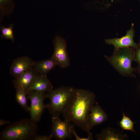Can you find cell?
I'll use <instances>...</instances> for the list:
<instances>
[{
    "label": "cell",
    "instance_id": "7402d4cb",
    "mask_svg": "<svg viewBox=\"0 0 140 140\" xmlns=\"http://www.w3.org/2000/svg\"><path fill=\"white\" fill-rule=\"evenodd\" d=\"M8 1V0H0V4H4L6 3Z\"/></svg>",
    "mask_w": 140,
    "mask_h": 140
},
{
    "label": "cell",
    "instance_id": "6da1fadb",
    "mask_svg": "<svg viewBox=\"0 0 140 140\" xmlns=\"http://www.w3.org/2000/svg\"><path fill=\"white\" fill-rule=\"evenodd\" d=\"M95 99V94L90 91L74 89L62 113L65 120L73 123L87 133L89 132V113L96 103Z\"/></svg>",
    "mask_w": 140,
    "mask_h": 140
},
{
    "label": "cell",
    "instance_id": "8992f818",
    "mask_svg": "<svg viewBox=\"0 0 140 140\" xmlns=\"http://www.w3.org/2000/svg\"><path fill=\"white\" fill-rule=\"evenodd\" d=\"M52 127L51 134L57 140H64L71 138L74 129L73 123L61 120L59 116H52Z\"/></svg>",
    "mask_w": 140,
    "mask_h": 140
},
{
    "label": "cell",
    "instance_id": "d6986e66",
    "mask_svg": "<svg viewBox=\"0 0 140 140\" xmlns=\"http://www.w3.org/2000/svg\"><path fill=\"white\" fill-rule=\"evenodd\" d=\"M72 135L75 137L76 140H92L93 139L92 133L90 131L88 133L87 137L86 138L80 137L77 135L75 129L72 131Z\"/></svg>",
    "mask_w": 140,
    "mask_h": 140
},
{
    "label": "cell",
    "instance_id": "e0dca14e",
    "mask_svg": "<svg viewBox=\"0 0 140 140\" xmlns=\"http://www.w3.org/2000/svg\"><path fill=\"white\" fill-rule=\"evenodd\" d=\"M13 28V26L11 25L8 27L2 26L1 30L2 37L4 38L10 39L14 42V37Z\"/></svg>",
    "mask_w": 140,
    "mask_h": 140
},
{
    "label": "cell",
    "instance_id": "2e32d148",
    "mask_svg": "<svg viewBox=\"0 0 140 140\" xmlns=\"http://www.w3.org/2000/svg\"><path fill=\"white\" fill-rule=\"evenodd\" d=\"M134 123L127 115L123 113L122 118L119 122L120 127L123 130L132 131L135 132L134 129Z\"/></svg>",
    "mask_w": 140,
    "mask_h": 140
},
{
    "label": "cell",
    "instance_id": "7c38bea8",
    "mask_svg": "<svg viewBox=\"0 0 140 140\" xmlns=\"http://www.w3.org/2000/svg\"><path fill=\"white\" fill-rule=\"evenodd\" d=\"M57 65H58V64L57 61L51 57L47 59L34 61L33 68L40 75L45 76Z\"/></svg>",
    "mask_w": 140,
    "mask_h": 140
},
{
    "label": "cell",
    "instance_id": "52a82bcc",
    "mask_svg": "<svg viewBox=\"0 0 140 140\" xmlns=\"http://www.w3.org/2000/svg\"><path fill=\"white\" fill-rule=\"evenodd\" d=\"M54 50L51 57L57 61L58 65L61 68H65L69 65V59L66 50L65 40L62 37L57 36L53 40Z\"/></svg>",
    "mask_w": 140,
    "mask_h": 140
},
{
    "label": "cell",
    "instance_id": "277c9868",
    "mask_svg": "<svg viewBox=\"0 0 140 140\" xmlns=\"http://www.w3.org/2000/svg\"><path fill=\"white\" fill-rule=\"evenodd\" d=\"M74 88L62 86L53 89L46 93L50 100L46 104V108L52 116H59L66 108Z\"/></svg>",
    "mask_w": 140,
    "mask_h": 140
},
{
    "label": "cell",
    "instance_id": "8fae6325",
    "mask_svg": "<svg viewBox=\"0 0 140 140\" xmlns=\"http://www.w3.org/2000/svg\"><path fill=\"white\" fill-rule=\"evenodd\" d=\"M90 112L89 121L90 130L104 122L108 119L107 115L97 102L92 106Z\"/></svg>",
    "mask_w": 140,
    "mask_h": 140
},
{
    "label": "cell",
    "instance_id": "4fadbf2b",
    "mask_svg": "<svg viewBox=\"0 0 140 140\" xmlns=\"http://www.w3.org/2000/svg\"><path fill=\"white\" fill-rule=\"evenodd\" d=\"M53 89V86L47 76L39 75L26 93V94L30 92L36 91L46 93Z\"/></svg>",
    "mask_w": 140,
    "mask_h": 140
},
{
    "label": "cell",
    "instance_id": "7a4b0ae2",
    "mask_svg": "<svg viewBox=\"0 0 140 140\" xmlns=\"http://www.w3.org/2000/svg\"><path fill=\"white\" fill-rule=\"evenodd\" d=\"M37 123L30 118L23 119L15 122L1 132L0 139L33 140L37 135Z\"/></svg>",
    "mask_w": 140,
    "mask_h": 140
},
{
    "label": "cell",
    "instance_id": "3957f363",
    "mask_svg": "<svg viewBox=\"0 0 140 140\" xmlns=\"http://www.w3.org/2000/svg\"><path fill=\"white\" fill-rule=\"evenodd\" d=\"M135 50L131 48H125L114 50L110 57H105L108 61L121 74L126 76L136 78L133 72L136 68L132 67L133 61H135Z\"/></svg>",
    "mask_w": 140,
    "mask_h": 140
},
{
    "label": "cell",
    "instance_id": "603a6c76",
    "mask_svg": "<svg viewBox=\"0 0 140 140\" xmlns=\"http://www.w3.org/2000/svg\"><path fill=\"white\" fill-rule=\"evenodd\" d=\"M139 2H140V0H139Z\"/></svg>",
    "mask_w": 140,
    "mask_h": 140
},
{
    "label": "cell",
    "instance_id": "44dd1931",
    "mask_svg": "<svg viewBox=\"0 0 140 140\" xmlns=\"http://www.w3.org/2000/svg\"><path fill=\"white\" fill-rule=\"evenodd\" d=\"M10 123L9 121H6L1 118L0 119V127L4 125L9 124Z\"/></svg>",
    "mask_w": 140,
    "mask_h": 140
},
{
    "label": "cell",
    "instance_id": "ffe728a7",
    "mask_svg": "<svg viewBox=\"0 0 140 140\" xmlns=\"http://www.w3.org/2000/svg\"><path fill=\"white\" fill-rule=\"evenodd\" d=\"M53 138L51 134L49 136L40 135H37L34 138L33 140H51Z\"/></svg>",
    "mask_w": 140,
    "mask_h": 140
},
{
    "label": "cell",
    "instance_id": "9c48e42d",
    "mask_svg": "<svg viewBox=\"0 0 140 140\" xmlns=\"http://www.w3.org/2000/svg\"><path fill=\"white\" fill-rule=\"evenodd\" d=\"M34 61L29 57L23 56L14 60L10 67V73L15 78L33 68Z\"/></svg>",
    "mask_w": 140,
    "mask_h": 140
},
{
    "label": "cell",
    "instance_id": "ba28073f",
    "mask_svg": "<svg viewBox=\"0 0 140 140\" xmlns=\"http://www.w3.org/2000/svg\"><path fill=\"white\" fill-rule=\"evenodd\" d=\"M134 24H132L131 28L127 31L126 34L120 38L106 39L105 41L107 44L113 45L114 50L125 48H131L135 50L138 47V44L134 40L135 35Z\"/></svg>",
    "mask_w": 140,
    "mask_h": 140
},
{
    "label": "cell",
    "instance_id": "5bb4252c",
    "mask_svg": "<svg viewBox=\"0 0 140 140\" xmlns=\"http://www.w3.org/2000/svg\"><path fill=\"white\" fill-rule=\"evenodd\" d=\"M98 140H123L128 138L126 134H122L115 129L108 127L103 129L96 136Z\"/></svg>",
    "mask_w": 140,
    "mask_h": 140
},
{
    "label": "cell",
    "instance_id": "ac0fdd59",
    "mask_svg": "<svg viewBox=\"0 0 140 140\" xmlns=\"http://www.w3.org/2000/svg\"><path fill=\"white\" fill-rule=\"evenodd\" d=\"M138 48L135 50V61L137 62L138 64V67L136 68V71L138 73L140 77V39L139 40Z\"/></svg>",
    "mask_w": 140,
    "mask_h": 140
},
{
    "label": "cell",
    "instance_id": "9a60e30c",
    "mask_svg": "<svg viewBox=\"0 0 140 140\" xmlns=\"http://www.w3.org/2000/svg\"><path fill=\"white\" fill-rule=\"evenodd\" d=\"M15 89V99L16 102L26 111H29V107L27 104L25 91L20 88Z\"/></svg>",
    "mask_w": 140,
    "mask_h": 140
},
{
    "label": "cell",
    "instance_id": "30bf717a",
    "mask_svg": "<svg viewBox=\"0 0 140 140\" xmlns=\"http://www.w3.org/2000/svg\"><path fill=\"white\" fill-rule=\"evenodd\" d=\"M39 75L38 73L32 68L24 72L18 77L15 78L13 81L14 87L15 89L22 88L26 92Z\"/></svg>",
    "mask_w": 140,
    "mask_h": 140
},
{
    "label": "cell",
    "instance_id": "5b68a950",
    "mask_svg": "<svg viewBox=\"0 0 140 140\" xmlns=\"http://www.w3.org/2000/svg\"><path fill=\"white\" fill-rule=\"evenodd\" d=\"M27 99L31 101L29 106L30 118L37 122L40 120L45 109L46 108V104L44 101L47 97L46 93L32 91L26 93Z\"/></svg>",
    "mask_w": 140,
    "mask_h": 140
}]
</instances>
